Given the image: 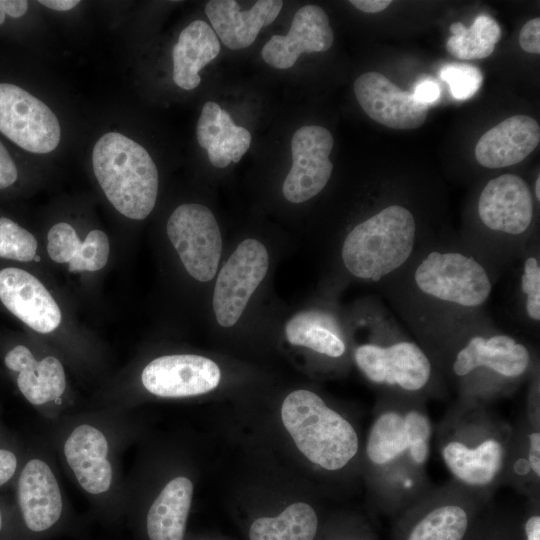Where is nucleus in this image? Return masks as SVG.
I'll return each instance as SVG.
<instances>
[{"label":"nucleus","mask_w":540,"mask_h":540,"mask_svg":"<svg viewBox=\"0 0 540 540\" xmlns=\"http://www.w3.org/2000/svg\"><path fill=\"white\" fill-rule=\"evenodd\" d=\"M94 175L108 201L122 215L145 219L158 194V170L148 151L120 132H107L92 150Z\"/></svg>","instance_id":"obj_1"},{"label":"nucleus","mask_w":540,"mask_h":540,"mask_svg":"<svg viewBox=\"0 0 540 540\" xmlns=\"http://www.w3.org/2000/svg\"><path fill=\"white\" fill-rule=\"evenodd\" d=\"M415 239L414 216L407 208L393 204L347 234L341 249L342 260L353 276L377 282L408 260Z\"/></svg>","instance_id":"obj_2"},{"label":"nucleus","mask_w":540,"mask_h":540,"mask_svg":"<svg viewBox=\"0 0 540 540\" xmlns=\"http://www.w3.org/2000/svg\"><path fill=\"white\" fill-rule=\"evenodd\" d=\"M281 417L298 449L325 470L342 469L358 452L352 424L312 391L299 389L286 396Z\"/></svg>","instance_id":"obj_3"},{"label":"nucleus","mask_w":540,"mask_h":540,"mask_svg":"<svg viewBox=\"0 0 540 540\" xmlns=\"http://www.w3.org/2000/svg\"><path fill=\"white\" fill-rule=\"evenodd\" d=\"M414 281L425 295L464 308L490 296V277L474 257L456 251H432L416 267Z\"/></svg>","instance_id":"obj_4"},{"label":"nucleus","mask_w":540,"mask_h":540,"mask_svg":"<svg viewBox=\"0 0 540 540\" xmlns=\"http://www.w3.org/2000/svg\"><path fill=\"white\" fill-rule=\"evenodd\" d=\"M167 236L191 277L208 282L215 276L222 236L211 210L197 203L179 205L166 225Z\"/></svg>","instance_id":"obj_5"},{"label":"nucleus","mask_w":540,"mask_h":540,"mask_svg":"<svg viewBox=\"0 0 540 540\" xmlns=\"http://www.w3.org/2000/svg\"><path fill=\"white\" fill-rule=\"evenodd\" d=\"M0 132L35 154L52 152L61 139L60 123L51 108L11 83H0Z\"/></svg>","instance_id":"obj_6"},{"label":"nucleus","mask_w":540,"mask_h":540,"mask_svg":"<svg viewBox=\"0 0 540 540\" xmlns=\"http://www.w3.org/2000/svg\"><path fill=\"white\" fill-rule=\"evenodd\" d=\"M269 254L263 243L247 238L238 244L220 270L213 291V311L218 324L232 327L264 279Z\"/></svg>","instance_id":"obj_7"},{"label":"nucleus","mask_w":540,"mask_h":540,"mask_svg":"<svg viewBox=\"0 0 540 540\" xmlns=\"http://www.w3.org/2000/svg\"><path fill=\"white\" fill-rule=\"evenodd\" d=\"M354 359L359 370L375 384L419 391L429 382L432 365L426 353L414 342L389 345L362 344Z\"/></svg>","instance_id":"obj_8"},{"label":"nucleus","mask_w":540,"mask_h":540,"mask_svg":"<svg viewBox=\"0 0 540 540\" xmlns=\"http://www.w3.org/2000/svg\"><path fill=\"white\" fill-rule=\"evenodd\" d=\"M333 145L332 134L322 126L306 125L294 132L293 162L282 187L286 200L302 203L323 190L333 170L329 159Z\"/></svg>","instance_id":"obj_9"},{"label":"nucleus","mask_w":540,"mask_h":540,"mask_svg":"<svg viewBox=\"0 0 540 540\" xmlns=\"http://www.w3.org/2000/svg\"><path fill=\"white\" fill-rule=\"evenodd\" d=\"M455 436L441 446L442 460L453 477L466 487H491L502 475L508 460L504 439L496 434Z\"/></svg>","instance_id":"obj_10"},{"label":"nucleus","mask_w":540,"mask_h":540,"mask_svg":"<svg viewBox=\"0 0 540 540\" xmlns=\"http://www.w3.org/2000/svg\"><path fill=\"white\" fill-rule=\"evenodd\" d=\"M221 379L218 365L193 354L166 355L153 359L142 371L141 381L150 393L169 398L208 393Z\"/></svg>","instance_id":"obj_11"},{"label":"nucleus","mask_w":540,"mask_h":540,"mask_svg":"<svg viewBox=\"0 0 540 540\" xmlns=\"http://www.w3.org/2000/svg\"><path fill=\"white\" fill-rule=\"evenodd\" d=\"M0 303L14 317L39 333H50L61 323L62 314L44 284L25 269H0Z\"/></svg>","instance_id":"obj_12"},{"label":"nucleus","mask_w":540,"mask_h":540,"mask_svg":"<svg viewBox=\"0 0 540 540\" xmlns=\"http://www.w3.org/2000/svg\"><path fill=\"white\" fill-rule=\"evenodd\" d=\"M354 93L363 111L374 121L397 130L424 124L429 106L419 104L379 72H366L354 82Z\"/></svg>","instance_id":"obj_13"},{"label":"nucleus","mask_w":540,"mask_h":540,"mask_svg":"<svg viewBox=\"0 0 540 540\" xmlns=\"http://www.w3.org/2000/svg\"><path fill=\"white\" fill-rule=\"evenodd\" d=\"M534 213L529 186L515 174H502L490 180L478 201V215L490 230L520 235L530 226Z\"/></svg>","instance_id":"obj_14"},{"label":"nucleus","mask_w":540,"mask_h":540,"mask_svg":"<svg viewBox=\"0 0 540 540\" xmlns=\"http://www.w3.org/2000/svg\"><path fill=\"white\" fill-rule=\"evenodd\" d=\"M334 33L326 12L318 5H305L295 13L289 32L273 35L261 51L263 60L276 69L292 67L302 53L324 52L333 44Z\"/></svg>","instance_id":"obj_15"},{"label":"nucleus","mask_w":540,"mask_h":540,"mask_svg":"<svg viewBox=\"0 0 540 540\" xmlns=\"http://www.w3.org/2000/svg\"><path fill=\"white\" fill-rule=\"evenodd\" d=\"M18 503L24 525L33 534H45L60 522L61 492L47 463L40 459L26 463L18 481Z\"/></svg>","instance_id":"obj_16"},{"label":"nucleus","mask_w":540,"mask_h":540,"mask_svg":"<svg viewBox=\"0 0 540 540\" xmlns=\"http://www.w3.org/2000/svg\"><path fill=\"white\" fill-rule=\"evenodd\" d=\"M530 361L527 347L513 337L505 334L478 335L471 337L456 353L452 370L462 377L483 367L514 379L528 370Z\"/></svg>","instance_id":"obj_17"},{"label":"nucleus","mask_w":540,"mask_h":540,"mask_svg":"<svg viewBox=\"0 0 540 540\" xmlns=\"http://www.w3.org/2000/svg\"><path fill=\"white\" fill-rule=\"evenodd\" d=\"M540 127L527 115H514L485 132L475 147L478 163L496 169L515 165L538 146Z\"/></svg>","instance_id":"obj_18"},{"label":"nucleus","mask_w":540,"mask_h":540,"mask_svg":"<svg viewBox=\"0 0 540 540\" xmlns=\"http://www.w3.org/2000/svg\"><path fill=\"white\" fill-rule=\"evenodd\" d=\"M282 7L280 0H258L249 10L241 11L234 0H211L205 6V13L222 43L238 50L250 46L260 30L276 19Z\"/></svg>","instance_id":"obj_19"},{"label":"nucleus","mask_w":540,"mask_h":540,"mask_svg":"<svg viewBox=\"0 0 540 540\" xmlns=\"http://www.w3.org/2000/svg\"><path fill=\"white\" fill-rule=\"evenodd\" d=\"M429 454L430 447L413 433L406 410L386 409L374 420L366 443V455L374 465H390L406 455L415 466H423Z\"/></svg>","instance_id":"obj_20"},{"label":"nucleus","mask_w":540,"mask_h":540,"mask_svg":"<svg viewBox=\"0 0 540 540\" xmlns=\"http://www.w3.org/2000/svg\"><path fill=\"white\" fill-rule=\"evenodd\" d=\"M64 454L81 487L90 494L109 490L112 468L108 455V443L97 428L82 424L76 427L64 444Z\"/></svg>","instance_id":"obj_21"},{"label":"nucleus","mask_w":540,"mask_h":540,"mask_svg":"<svg viewBox=\"0 0 540 540\" xmlns=\"http://www.w3.org/2000/svg\"><path fill=\"white\" fill-rule=\"evenodd\" d=\"M4 363L9 370L18 373L17 386L33 405L56 400L65 391V371L54 356L38 361L28 347L19 344L6 353Z\"/></svg>","instance_id":"obj_22"},{"label":"nucleus","mask_w":540,"mask_h":540,"mask_svg":"<svg viewBox=\"0 0 540 540\" xmlns=\"http://www.w3.org/2000/svg\"><path fill=\"white\" fill-rule=\"evenodd\" d=\"M196 135L198 144L206 149L210 163L217 168L239 162L251 143L250 132L235 125L231 115L213 101L204 104Z\"/></svg>","instance_id":"obj_23"},{"label":"nucleus","mask_w":540,"mask_h":540,"mask_svg":"<svg viewBox=\"0 0 540 540\" xmlns=\"http://www.w3.org/2000/svg\"><path fill=\"white\" fill-rule=\"evenodd\" d=\"M220 49L217 35L205 21L191 22L172 49L175 84L185 90L196 88L201 82L199 71L217 57Z\"/></svg>","instance_id":"obj_24"},{"label":"nucleus","mask_w":540,"mask_h":540,"mask_svg":"<svg viewBox=\"0 0 540 540\" xmlns=\"http://www.w3.org/2000/svg\"><path fill=\"white\" fill-rule=\"evenodd\" d=\"M193 484L186 477L169 481L150 506L145 521L148 540H183Z\"/></svg>","instance_id":"obj_25"},{"label":"nucleus","mask_w":540,"mask_h":540,"mask_svg":"<svg viewBox=\"0 0 540 540\" xmlns=\"http://www.w3.org/2000/svg\"><path fill=\"white\" fill-rule=\"evenodd\" d=\"M285 336L295 346L337 358L344 354L345 343L334 319L322 312L305 311L293 316L285 325Z\"/></svg>","instance_id":"obj_26"},{"label":"nucleus","mask_w":540,"mask_h":540,"mask_svg":"<svg viewBox=\"0 0 540 540\" xmlns=\"http://www.w3.org/2000/svg\"><path fill=\"white\" fill-rule=\"evenodd\" d=\"M318 517L307 503L289 505L275 517L256 519L249 529L250 540H314Z\"/></svg>","instance_id":"obj_27"},{"label":"nucleus","mask_w":540,"mask_h":540,"mask_svg":"<svg viewBox=\"0 0 540 540\" xmlns=\"http://www.w3.org/2000/svg\"><path fill=\"white\" fill-rule=\"evenodd\" d=\"M449 31L451 36L446 42L447 51L461 60L490 56L502 36L497 21L487 14L478 15L469 28L462 22H454Z\"/></svg>","instance_id":"obj_28"},{"label":"nucleus","mask_w":540,"mask_h":540,"mask_svg":"<svg viewBox=\"0 0 540 540\" xmlns=\"http://www.w3.org/2000/svg\"><path fill=\"white\" fill-rule=\"evenodd\" d=\"M468 525L469 515L462 504L441 502L416 522L407 540H462Z\"/></svg>","instance_id":"obj_29"},{"label":"nucleus","mask_w":540,"mask_h":540,"mask_svg":"<svg viewBox=\"0 0 540 540\" xmlns=\"http://www.w3.org/2000/svg\"><path fill=\"white\" fill-rule=\"evenodd\" d=\"M37 248V240L30 231L8 217H0V259L31 262Z\"/></svg>","instance_id":"obj_30"},{"label":"nucleus","mask_w":540,"mask_h":540,"mask_svg":"<svg viewBox=\"0 0 540 540\" xmlns=\"http://www.w3.org/2000/svg\"><path fill=\"white\" fill-rule=\"evenodd\" d=\"M47 252L52 261L72 266L81 256L84 249L82 242L74 229L67 222L54 224L47 234Z\"/></svg>","instance_id":"obj_31"},{"label":"nucleus","mask_w":540,"mask_h":540,"mask_svg":"<svg viewBox=\"0 0 540 540\" xmlns=\"http://www.w3.org/2000/svg\"><path fill=\"white\" fill-rule=\"evenodd\" d=\"M440 78L445 81L452 96L457 100H467L474 96L482 84V73L473 65L451 63L439 71Z\"/></svg>","instance_id":"obj_32"},{"label":"nucleus","mask_w":540,"mask_h":540,"mask_svg":"<svg viewBox=\"0 0 540 540\" xmlns=\"http://www.w3.org/2000/svg\"><path fill=\"white\" fill-rule=\"evenodd\" d=\"M84 242L79 259L69 267L70 272H94L102 269L108 262L110 245L108 236L99 229L91 230Z\"/></svg>","instance_id":"obj_33"},{"label":"nucleus","mask_w":540,"mask_h":540,"mask_svg":"<svg viewBox=\"0 0 540 540\" xmlns=\"http://www.w3.org/2000/svg\"><path fill=\"white\" fill-rule=\"evenodd\" d=\"M521 291L525 299L527 316L538 322L540 320V265L534 256L526 258L524 262Z\"/></svg>","instance_id":"obj_34"},{"label":"nucleus","mask_w":540,"mask_h":540,"mask_svg":"<svg viewBox=\"0 0 540 540\" xmlns=\"http://www.w3.org/2000/svg\"><path fill=\"white\" fill-rule=\"evenodd\" d=\"M520 47L528 53H540V18L528 20L520 30Z\"/></svg>","instance_id":"obj_35"},{"label":"nucleus","mask_w":540,"mask_h":540,"mask_svg":"<svg viewBox=\"0 0 540 540\" xmlns=\"http://www.w3.org/2000/svg\"><path fill=\"white\" fill-rule=\"evenodd\" d=\"M18 179V169L11 155L0 141V190L11 187Z\"/></svg>","instance_id":"obj_36"},{"label":"nucleus","mask_w":540,"mask_h":540,"mask_svg":"<svg viewBox=\"0 0 540 540\" xmlns=\"http://www.w3.org/2000/svg\"><path fill=\"white\" fill-rule=\"evenodd\" d=\"M412 95L419 104L430 106L440 98L441 89L435 81L423 79L415 84Z\"/></svg>","instance_id":"obj_37"},{"label":"nucleus","mask_w":540,"mask_h":540,"mask_svg":"<svg viewBox=\"0 0 540 540\" xmlns=\"http://www.w3.org/2000/svg\"><path fill=\"white\" fill-rule=\"evenodd\" d=\"M526 458L530 465L533 478H540V433L538 429H533L527 437Z\"/></svg>","instance_id":"obj_38"},{"label":"nucleus","mask_w":540,"mask_h":540,"mask_svg":"<svg viewBox=\"0 0 540 540\" xmlns=\"http://www.w3.org/2000/svg\"><path fill=\"white\" fill-rule=\"evenodd\" d=\"M17 459L13 452L0 449V486L5 484L15 473Z\"/></svg>","instance_id":"obj_39"},{"label":"nucleus","mask_w":540,"mask_h":540,"mask_svg":"<svg viewBox=\"0 0 540 540\" xmlns=\"http://www.w3.org/2000/svg\"><path fill=\"white\" fill-rule=\"evenodd\" d=\"M392 2L390 0H351L358 10L365 13H378L386 9Z\"/></svg>","instance_id":"obj_40"},{"label":"nucleus","mask_w":540,"mask_h":540,"mask_svg":"<svg viewBox=\"0 0 540 540\" xmlns=\"http://www.w3.org/2000/svg\"><path fill=\"white\" fill-rule=\"evenodd\" d=\"M0 5L5 14L13 18L22 17L28 10V2L25 0H0Z\"/></svg>","instance_id":"obj_41"},{"label":"nucleus","mask_w":540,"mask_h":540,"mask_svg":"<svg viewBox=\"0 0 540 540\" xmlns=\"http://www.w3.org/2000/svg\"><path fill=\"white\" fill-rule=\"evenodd\" d=\"M526 540H540V516L531 515L525 522Z\"/></svg>","instance_id":"obj_42"},{"label":"nucleus","mask_w":540,"mask_h":540,"mask_svg":"<svg viewBox=\"0 0 540 540\" xmlns=\"http://www.w3.org/2000/svg\"><path fill=\"white\" fill-rule=\"evenodd\" d=\"M38 2L54 11H69L80 3L78 0H40Z\"/></svg>","instance_id":"obj_43"},{"label":"nucleus","mask_w":540,"mask_h":540,"mask_svg":"<svg viewBox=\"0 0 540 540\" xmlns=\"http://www.w3.org/2000/svg\"><path fill=\"white\" fill-rule=\"evenodd\" d=\"M535 197L539 201L540 200V177L538 176L535 180V187H534Z\"/></svg>","instance_id":"obj_44"},{"label":"nucleus","mask_w":540,"mask_h":540,"mask_svg":"<svg viewBox=\"0 0 540 540\" xmlns=\"http://www.w3.org/2000/svg\"><path fill=\"white\" fill-rule=\"evenodd\" d=\"M4 20H5V12L3 11L0 5V25L4 22Z\"/></svg>","instance_id":"obj_45"},{"label":"nucleus","mask_w":540,"mask_h":540,"mask_svg":"<svg viewBox=\"0 0 540 540\" xmlns=\"http://www.w3.org/2000/svg\"><path fill=\"white\" fill-rule=\"evenodd\" d=\"M2 527H3V518H2L1 511H0V532L2 530Z\"/></svg>","instance_id":"obj_46"}]
</instances>
